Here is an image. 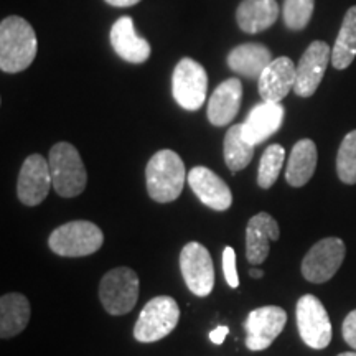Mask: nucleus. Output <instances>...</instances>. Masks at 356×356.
<instances>
[{
	"label": "nucleus",
	"mask_w": 356,
	"mask_h": 356,
	"mask_svg": "<svg viewBox=\"0 0 356 356\" xmlns=\"http://www.w3.org/2000/svg\"><path fill=\"white\" fill-rule=\"evenodd\" d=\"M37 35L33 26L22 17L12 15L0 24V70L3 73H20L33 63L37 56Z\"/></svg>",
	"instance_id": "f257e3e1"
},
{
	"label": "nucleus",
	"mask_w": 356,
	"mask_h": 356,
	"mask_svg": "<svg viewBox=\"0 0 356 356\" xmlns=\"http://www.w3.org/2000/svg\"><path fill=\"white\" fill-rule=\"evenodd\" d=\"M188 173L184 160L173 150H159L149 160L145 168V181L149 197L157 203H170L180 197Z\"/></svg>",
	"instance_id": "f03ea898"
},
{
	"label": "nucleus",
	"mask_w": 356,
	"mask_h": 356,
	"mask_svg": "<svg viewBox=\"0 0 356 356\" xmlns=\"http://www.w3.org/2000/svg\"><path fill=\"white\" fill-rule=\"evenodd\" d=\"M50 172L53 190L60 197L73 198L86 188L88 173L78 149L68 142H58L50 150Z\"/></svg>",
	"instance_id": "7ed1b4c3"
},
{
	"label": "nucleus",
	"mask_w": 356,
	"mask_h": 356,
	"mask_svg": "<svg viewBox=\"0 0 356 356\" xmlns=\"http://www.w3.org/2000/svg\"><path fill=\"white\" fill-rule=\"evenodd\" d=\"M104 234L91 221H70L56 228L48 238V246L61 257H84L97 252Z\"/></svg>",
	"instance_id": "20e7f679"
},
{
	"label": "nucleus",
	"mask_w": 356,
	"mask_h": 356,
	"mask_svg": "<svg viewBox=\"0 0 356 356\" xmlns=\"http://www.w3.org/2000/svg\"><path fill=\"white\" fill-rule=\"evenodd\" d=\"M178 320H180V309L173 297H154L152 300L147 302L137 318L134 338L140 343H154L170 335L175 330Z\"/></svg>",
	"instance_id": "39448f33"
},
{
	"label": "nucleus",
	"mask_w": 356,
	"mask_h": 356,
	"mask_svg": "<svg viewBox=\"0 0 356 356\" xmlns=\"http://www.w3.org/2000/svg\"><path fill=\"white\" fill-rule=\"evenodd\" d=\"M139 275L131 267H115L99 284V299L111 315H126L139 300Z\"/></svg>",
	"instance_id": "423d86ee"
},
{
	"label": "nucleus",
	"mask_w": 356,
	"mask_h": 356,
	"mask_svg": "<svg viewBox=\"0 0 356 356\" xmlns=\"http://www.w3.org/2000/svg\"><path fill=\"white\" fill-rule=\"evenodd\" d=\"M172 91L178 106L186 111H198L207 99V70L191 58H181L173 70Z\"/></svg>",
	"instance_id": "0eeeda50"
},
{
	"label": "nucleus",
	"mask_w": 356,
	"mask_h": 356,
	"mask_svg": "<svg viewBox=\"0 0 356 356\" xmlns=\"http://www.w3.org/2000/svg\"><path fill=\"white\" fill-rule=\"evenodd\" d=\"M297 328L307 346L314 350H323L332 341V322L320 299L315 296L300 297L296 307Z\"/></svg>",
	"instance_id": "6e6552de"
},
{
	"label": "nucleus",
	"mask_w": 356,
	"mask_h": 356,
	"mask_svg": "<svg viewBox=\"0 0 356 356\" xmlns=\"http://www.w3.org/2000/svg\"><path fill=\"white\" fill-rule=\"evenodd\" d=\"M180 270L186 287L197 297H208L215 287V267L210 251L191 241L180 252Z\"/></svg>",
	"instance_id": "1a4fd4ad"
},
{
	"label": "nucleus",
	"mask_w": 356,
	"mask_h": 356,
	"mask_svg": "<svg viewBox=\"0 0 356 356\" xmlns=\"http://www.w3.org/2000/svg\"><path fill=\"white\" fill-rule=\"evenodd\" d=\"M345 243L340 238H325L310 248L302 261V275L314 284L328 282L343 264Z\"/></svg>",
	"instance_id": "9d476101"
},
{
	"label": "nucleus",
	"mask_w": 356,
	"mask_h": 356,
	"mask_svg": "<svg viewBox=\"0 0 356 356\" xmlns=\"http://www.w3.org/2000/svg\"><path fill=\"white\" fill-rule=\"evenodd\" d=\"M287 323V314L282 307L266 305L249 312L244 328H246V346L251 351L269 348L274 340L282 333Z\"/></svg>",
	"instance_id": "9b49d317"
},
{
	"label": "nucleus",
	"mask_w": 356,
	"mask_h": 356,
	"mask_svg": "<svg viewBox=\"0 0 356 356\" xmlns=\"http://www.w3.org/2000/svg\"><path fill=\"white\" fill-rule=\"evenodd\" d=\"M53 188L50 163L40 154L25 159L17 181V197L26 207H37Z\"/></svg>",
	"instance_id": "f8f14e48"
},
{
	"label": "nucleus",
	"mask_w": 356,
	"mask_h": 356,
	"mask_svg": "<svg viewBox=\"0 0 356 356\" xmlns=\"http://www.w3.org/2000/svg\"><path fill=\"white\" fill-rule=\"evenodd\" d=\"M328 61H332V48L327 43L317 40L309 44L297 65V78L293 86L297 96L310 97L315 95L325 76Z\"/></svg>",
	"instance_id": "ddd939ff"
},
{
	"label": "nucleus",
	"mask_w": 356,
	"mask_h": 356,
	"mask_svg": "<svg viewBox=\"0 0 356 356\" xmlns=\"http://www.w3.org/2000/svg\"><path fill=\"white\" fill-rule=\"evenodd\" d=\"M186 181L200 202L211 210L226 211L233 204V193H231L229 186L210 168H191Z\"/></svg>",
	"instance_id": "4468645a"
},
{
	"label": "nucleus",
	"mask_w": 356,
	"mask_h": 356,
	"mask_svg": "<svg viewBox=\"0 0 356 356\" xmlns=\"http://www.w3.org/2000/svg\"><path fill=\"white\" fill-rule=\"evenodd\" d=\"M284 118H286V109L280 102H261L251 109L248 119L243 122L244 139L254 147L262 144L279 131Z\"/></svg>",
	"instance_id": "2eb2a0df"
},
{
	"label": "nucleus",
	"mask_w": 356,
	"mask_h": 356,
	"mask_svg": "<svg viewBox=\"0 0 356 356\" xmlns=\"http://www.w3.org/2000/svg\"><path fill=\"white\" fill-rule=\"evenodd\" d=\"M297 66L291 58L279 56L262 71L259 76V95L262 101L280 102L296 86Z\"/></svg>",
	"instance_id": "dca6fc26"
},
{
	"label": "nucleus",
	"mask_w": 356,
	"mask_h": 356,
	"mask_svg": "<svg viewBox=\"0 0 356 356\" xmlns=\"http://www.w3.org/2000/svg\"><path fill=\"white\" fill-rule=\"evenodd\" d=\"M280 229L269 213H257L246 228V257L249 264L259 266L269 256V243L277 241Z\"/></svg>",
	"instance_id": "f3484780"
},
{
	"label": "nucleus",
	"mask_w": 356,
	"mask_h": 356,
	"mask_svg": "<svg viewBox=\"0 0 356 356\" xmlns=\"http://www.w3.org/2000/svg\"><path fill=\"white\" fill-rule=\"evenodd\" d=\"M111 44L124 61L132 65L145 63L150 56V44L139 37L131 17H121L111 29Z\"/></svg>",
	"instance_id": "a211bd4d"
},
{
	"label": "nucleus",
	"mask_w": 356,
	"mask_h": 356,
	"mask_svg": "<svg viewBox=\"0 0 356 356\" xmlns=\"http://www.w3.org/2000/svg\"><path fill=\"white\" fill-rule=\"evenodd\" d=\"M243 99V84L238 78H229L215 89L208 101V121L213 126H228L238 115Z\"/></svg>",
	"instance_id": "6ab92c4d"
},
{
	"label": "nucleus",
	"mask_w": 356,
	"mask_h": 356,
	"mask_svg": "<svg viewBox=\"0 0 356 356\" xmlns=\"http://www.w3.org/2000/svg\"><path fill=\"white\" fill-rule=\"evenodd\" d=\"M280 15L275 0H243L236 10L239 29L249 35H256L273 26Z\"/></svg>",
	"instance_id": "aec40b11"
},
{
	"label": "nucleus",
	"mask_w": 356,
	"mask_h": 356,
	"mask_svg": "<svg viewBox=\"0 0 356 356\" xmlns=\"http://www.w3.org/2000/svg\"><path fill=\"white\" fill-rule=\"evenodd\" d=\"M273 61L270 50L261 43H244L231 50L228 66L241 76L259 79L267 66Z\"/></svg>",
	"instance_id": "412c9836"
},
{
	"label": "nucleus",
	"mask_w": 356,
	"mask_h": 356,
	"mask_svg": "<svg viewBox=\"0 0 356 356\" xmlns=\"http://www.w3.org/2000/svg\"><path fill=\"white\" fill-rule=\"evenodd\" d=\"M317 145L314 140L302 139L297 142L287 162V184L293 188H300V186L309 184L310 178L314 177L315 168H317Z\"/></svg>",
	"instance_id": "4be33fe9"
},
{
	"label": "nucleus",
	"mask_w": 356,
	"mask_h": 356,
	"mask_svg": "<svg viewBox=\"0 0 356 356\" xmlns=\"http://www.w3.org/2000/svg\"><path fill=\"white\" fill-rule=\"evenodd\" d=\"M30 302L22 293H6L0 299V337L12 338L24 332L30 322Z\"/></svg>",
	"instance_id": "5701e85b"
},
{
	"label": "nucleus",
	"mask_w": 356,
	"mask_h": 356,
	"mask_svg": "<svg viewBox=\"0 0 356 356\" xmlns=\"http://www.w3.org/2000/svg\"><path fill=\"white\" fill-rule=\"evenodd\" d=\"M356 58V6L350 7L341 22L335 47L332 50V65L335 70H346Z\"/></svg>",
	"instance_id": "b1692460"
},
{
	"label": "nucleus",
	"mask_w": 356,
	"mask_h": 356,
	"mask_svg": "<svg viewBox=\"0 0 356 356\" xmlns=\"http://www.w3.org/2000/svg\"><path fill=\"white\" fill-rule=\"evenodd\" d=\"M225 162L233 173L243 170L254 157V145L249 144L243 136V124H234L228 129L225 137Z\"/></svg>",
	"instance_id": "393cba45"
},
{
	"label": "nucleus",
	"mask_w": 356,
	"mask_h": 356,
	"mask_svg": "<svg viewBox=\"0 0 356 356\" xmlns=\"http://www.w3.org/2000/svg\"><path fill=\"white\" fill-rule=\"evenodd\" d=\"M284 159H286V150L282 145L273 144L264 150L261 157L259 172H257V185L261 188H270L277 181L284 165Z\"/></svg>",
	"instance_id": "a878e982"
},
{
	"label": "nucleus",
	"mask_w": 356,
	"mask_h": 356,
	"mask_svg": "<svg viewBox=\"0 0 356 356\" xmlns=\"http://www.w3.org/2000/svg\"><path fill=\"white\" fill-rule=\"evenodd\" d=\"M337 173L343 184H356V131L348 132L341 140L337 155Z\"/></svg>",
	"instance_id": "bb28decb"
},
{
	"label": "nucleus",
	"mask_w": 356,
	"mask_h": 356,
	"mask_svg": "<svg viewBox=\"0 0 356 356\" xmlns=\"http://www.w3.org/2000/svg\"><path fill=\"white\" fill-rule=\"evenodd\" d=\"M315 0H286L282 15L284 22L291 30H304L314 13Z\"/></svg>",
	"instance_id": "cd10ccee"
},
{
	"label": "nucleus",
	"mask_w": 356,
	"mask_h": 356,
	"mask_svg": "<svg viewBox=\"0 0 356 356\" xmlns=\"http://www.w3.org/2000/svg\"><path fill=\"white\" fill-rule=\"evenodd\" d=\"M222 273L229 287H239L238 270H236V252L231 246H226L222 251Z\"/></svg>",
	"instance_id": "c85d7f7f"
},
{
	"label": "nucleus",
	"mask_w": 356,
	"mask_h": 356,
	"mask_svg": "<svg viewBox=\"0 0 356 356\" xmlns=\"http://www.w3.org/2000/svg\"><path fill=\"white\" fill-rule=\"evenodd\" d=\"M341 332H343V338L346 343H348L353 350H356V310H351L350 314L346 315Z\"/></svg>",
	"instance_id": "c756f323"
},
{
	"label": "nucleus",
	"mask_w": 356,
	"mask_h": 356,
	"mask_svg": "<svg viewBox=\"0 0 356 356\" xmlns=\"http://www.w3.org/2000/svg\"><path fill=\"white\" fill-rule=\"evenodd\" d=\"M228 333H229V328L228 327H218V328H215V330L210 333V340L215 345H222V341L226 340Z\"/></svg>",
	"instance_id": "7c9ffc66"
},
{
	"label": "nucleus",
	"mask_w": 356,
	"mask_h": 356,
	"mask_svg": "<svg viewBox=\"0 0 356 356\" xmlns=\"http://www.w3.org/2000/svg\"><path fill=\"white\" fill-rule=\"evenodd\" d=\"M106 2L113 7H132L139 3L140 0H106Z\"/></svg>",
	"instance_id": "2f4dec72"
},
{
	"label": "nucleus",
	"mask_w": 356,
	"mask_h": 356,
	"mask_svg": "<svg viewBox=\"0 0 356 356\" xmlns=\"http://www.w3.org/2000/svg\"><path fill=\"white\" fill-rule=\"evenodd\" d=\"M249 275H251L252 279H261L262 275H264V273H262L261 269H257V267H252V269L249 270Z\"/></svg>",
	"instance_id": "473e14b6"
},
{
	"label": "nucleus",
	"mask_w": 356,
	"mask_h": 356,
	"mask_svg": "<svg viewBox=\"0 0 356 356\" xmlns=\"http://www.w3.org/2000/svg\"><path fill=\"white\" fill-rule=\"evenodd\" d=\"M338 356H356V353H355V351H346V353H341Z\"/></svg>",
	"instance_id": "72a5a7b5"
}]
</instances>
